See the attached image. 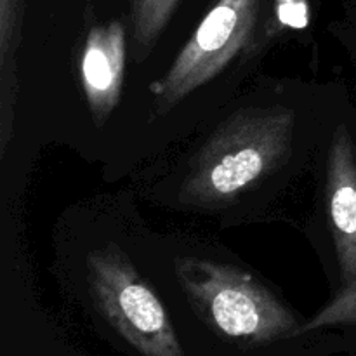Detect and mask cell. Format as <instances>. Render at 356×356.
Returning a JSON list of instances; mask_svg holds the SVG:
<instances>
[{
  "label": "cell",
  "instance_id": "5",
  "mask_svg": "<svg viewBox=\"0 0 356 356\" xmlns=\"http://www.w3.org/2000/svg\"><path fill=\"white\" fill-rule=\"evenodd\" d=\"M325 195L341 282L350 285L356 280V146L344 125L330 143Z\"/></svg>",
  "mask_w": 356,
  "mask_h": 356
},
{
  "label": "cell",
  "instance_id": "3",
  "mask_svg": "<svg viewBox=\"0 0 356 356\" xmlns=\"http://www.w3.org/2000/svg\"><path fill=\"white\" fill-rule=\"evenodd\" d=\"M87 282L104 318L139 355L186 356L162 301L117 243L87 256Z\"/></svg>",
  "mask_w": 356,
  "mask_h": 356
},
{
  "label": "cell",
  "instance_id": "9",
  "mask_svg": "<svg viewBox=\"0 0 356 356\" xmlns=\"http://www.w3.org/2000/svg\"><path fill=\"white\" fill-rule=\"evenodd\" d=\"M277 17L282 24L292 28H305L308 24V3L306 0H277Z\"/></svg>",
  "mask_w": 356,
  "mask_h": 356
},
{
  "label": "cell",
  "instance_id": "1",
  "mask_svg": "<svg viewBox=\"0 0 356 356\" xmlns=\"http://www.w3.org/2000/svg\"><path fill=\"white\" fill-rule=\"evenodd\" d=\"M294 127L296 111L285 106L235 113L191 160L179 200L195 207L233 202L277 169L291 149Z\"/></svg>",
  "mask_w": 356,
  "mask_h": 356
},
{
  "label": "cell",
  "instance_id": "8",
  "mask_svg": "<svg viewBox=\"0 0 356 356\" xmlns=\"http://www.w3.org/2000/svg\"><path fill=\"white\" fill-rule=\"evenodd\" d=\"M337 325H356V280L343 285L336 298L302 325L301 334Z\"/></svg>",
  "mask_w": 356,
  "mask_h": 356
},
{
  "label": "cell",
  "instance_id": "7",
  "mask_svg": "<svg viewBox=\"0 0 356 356\" xmlns=\"http://www.w3.org/2000/svg\"><path fill=\"white\" fill-rule=\"evenodd\" d=\"M177 3L179 0H132L131 23L136 61H143L152 52Z\"/></svg>",
  "mask_w": 356,
  "mask_h": 356
},
{
  "label": "cell",
  "instance_id": "6",
  "mask_svg": "<svg viewBox=\"0 0 356 356\" xmlns=\"http://www.w3.org/2000/svg\"><path fill=\"white\" fill-rule=\"evenodd\" d=\"M127 42L120 21L96 24L87 33L80 56V76L96 127L117 108L125 79Z\"/></svg>",
  "mask_w": 356,
  "mask_h": 356
},
{
  "label": "cell",
  "instance_id": "4",
  "mask_svg": "<svg viewBox=\"0 0 356 356\" xmlns=\"http://www.w3.org/2000/svg\"><path fill=\"white\" fill-rule=\"evenodd\" d=\"M261 0H218L179 51L169 72L149 86L152 113L160 117L211 82L249 42Z\"/></svg>",
  "mask_w": 356,
  "mask_h": 356
},
{
  "label": "cell",
  "instance_id": "2",
  "mask_svg": "<svg viewBox=\"0 0 356 356\" xmlns=\"http://www.w3.org/2000/svg\"><path fill=\"white\" fill-rule=\"evenodd\" d=\"M174 270L190 305L219 336L245 344L301 336L296 313L247 271L190 256L176 257Z\"/></svg>",
  "mask_w": 356,
  "mask_h": 356
}]
</instances>
